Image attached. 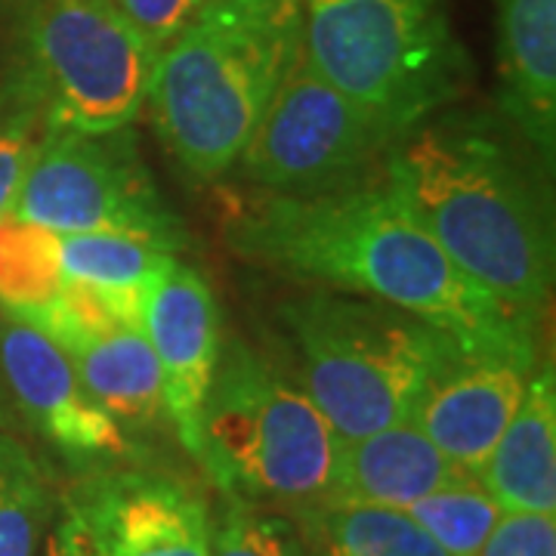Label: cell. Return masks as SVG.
Instances as JSON below:
<instances>
[{
    "label": "cell",
    "mask_w": 556,
    "mask_h": 556,
    "mask_svg": "<svg viewBox=\"0 0 556 556\" xmlns=\"http://www.w3.org/2000/svg\"><path fill=\"white\" fill-rule=\"evenodd\" d=\"M551 170L501 112L452 105L396 137L380 177L464 276L541 321L556 273Z\"/></svg>",
    "instance_id": "6da1fadb"
},
{
    "label": "cell",
    "mask_w": 556,
    "mask_h": 556,
    "mask_svg": "<svg viewBox=\"0 0 556 556\" xmlns=\"http://www.w3.org/2000/svg\"><path fill=\"white\" fill-rule=\"evenodd\" d=\"M226 239L251 263L390 303L467 346L538 340L541 321L464 276L380 174L316 195L269 192L241 207Z\"/></svg>",
    "instance_id": "7a4b0ae2"
},
{
    "label": "cell",
    "mask_w": 556,
    "mask_h": 556,
    "mask_svg": "<svg viewBox=\"0 0 556 556\" xmlns=\"http://www.w3.org/2000/svg\"><path fill=\"white\" fill-rule=\"evenodd\" d=\"M300 50L303 0H204L152 68L161 142L192 177L232 170Z\"/></svg>",
    "instance_id": "3957f363"
},
{
    "label": "cell",
    "mask_w": 556,
    "mask_h": 556,
    "mask_svg": "<svg viewBox=\"0 0 556 556\" xmlns=\"http://www.w3.org/2000/svg\"><path fill=\"white\" fill-rule=\"evenodd\" d=\"M294 378L340 442L408 420L452 334L390 303L318 288L278 306Z\"/></svg>",
    "instance_id": "277c9868"
},
{
    "label": "cell",
    "mask_w": 556,
    "mask_h": 556,
    "mask_svg": "<svg viewBox=\"0 0 556 556\" xmlns=\"http://www.w3.org/2000/svg\"><path fill=\"white\" fill-rule=\"evenodd\" d=\"M338 445L291 368L244 340L219 350L195 457L223 497L288 517L316 507L331 497Z\"/></svg>",
    "instance_id": "5b68a950"
},
{
    "label": "cell",
    "mask_w": 556,
    "mask_h": 556,
    "mask_svg": "<svg viewBox=\"0 0 556 556\" xmlns=\"http://www.w3.org/2000/svg\"><path fill=\"white\" fill-rule=\"evenodd\" d=\"M10 109L50 130H118L146 109L155 56L115 0H0Z\"/></svg>",
    "instance_id": "8992f818"
},
{
    "label": "cell",
    "mask_w": 556,
    "mask_h": 556,
    "mask_svg": "<svg viewBox=\"0 0 556 556\" xmlns=\"http://www.w3.org/2000/svg\"><path fill=\"white\" fill-rule=\"evenodd\" d=\"M303 53L396 137L457 105L473 84L452 0H303Z\"/></svg>",
    "instance_id": "52a82bcc"
},
{
    "label": "cell",
    "mask_w": 556,
    "mask_h": 556,
    "mask_svg": "<svg viewBox=\"0 0 556 556\" xmlns=\"http://www.w3.org/2000/svg\"><path fill=\"white\" fill-rule=\"evenodd\" d=\"M13 217L56 236L124 232L174 251L186 244V229L161 195L130 127L50 130L25 174Z\"/></svg>",
    "instance_id": "ba28073f"
},
{
    "label": "cell",
    "mask_w": 556,
    "mask_h": 556,
    "mask_svg": "<svg viewBox=\"0 0 556 556\" xmlns=\"http://www.w3.org/2000/svg\"><path fill=\"white\" fill-rule=\"evenodd\" d=\"M396 134L343 97L300 50L241 149L236 170L263 192L316 195L378 177Z\"/></svg>",
    "instance_id": "9c48e42d"
},
{
    "label": "cell",
    "mask_w": 556,
    "mask_h": 556,
    "mask_svg": "<svg viewBox=\"0 0 556 556\" xmlns=\"http://www.w3.org/2000/svg\"><path fill=\"white\" fill-rule=\"evenodd\" d=\"M541 362L538 340L455 343L424 383L408 420L455 467L479 477Z\"/></svg>",
    "instance_id": "30bf717a"
},
{
    "label": "cell",
    "mask_w": 556,
    "mask_h": 556,
    "mask_svg": "<svg viewBox=\"0 0 556 556\" xmlns=\"http://www.w3.org/2000/svg\"><path fill=\"white\" fill-rule=\"evenodd\" d=\"M0 378L13 412L75 467L100 473L130 457L127 433L87 393L68 356L7 313H0Z\"/></svg>",
    "instance_id": "8fae6325"
},
{
    "label": "cell",
    "mask_w": 556,
    "mask_h": 556,
    "mask_svg": "<svg viewBox=\"0 0 556 556\" xmlns=\"http://www.w3.org/2000/svg\"><path fill=\"white\" fill-rule=\"evenodd\" d=\"M102 556H211V510L195 485L159 473L112 467L65 497Z\"/></svg>",
    "instance_id": "7c38bea8"
},
{
    "label": "cell",
    "mask_w": 556,
    "mask_h": 556,
    "mask_svg": "<svg viewBox=\"0 0 556 556\" xmlns=\"http://www.w3.org/2000/svg\"><path fill=\"white\" fill-rule=\"evenodd\" d=\"M142 331L159 358L164 417L179 445L195 457L201 408L223 350L219 306L207 278L179 260L149 288Z\"/></svg>",
    "instance_id": "4fadbf2b"
},
{
    "label": "cell",
    "mask_w": 556,
    "mask_h": 556,
    "mask_svg": "<svg viewBox=\"0 0 556 556\" xmlns=\"http://www.w3.org/2000/svg\"><path fill=\"white\" fill-rule=\"evenodd\" d=\"M497 112L547 164L556 152V0H492Z\"/></svg>",
    "instance_id": "5bb4252c"
},
{
    "label": "cell",
    "mask_w": 556,
    "mask_h": 556,
    "mask_svg": "<svg viewBox=\"0 0 556 556\" xmlns=\"http://www.w3.org/2000/svg\"><path fill=\"white\" fill-rule=\"evenodd\" d=\"M460 473L412 420L338 445L334 482L328 501L408 510Z\"/></svg>",
    "instance_id": "9a60e30c"
},
{
    "label": "cell",
    "mask_w": 556,
    "mask_h": 556,
    "mask_svg": "<svg viewBox=\"0 0 556 556\" xmlns=\"http://www.w3.org/2000/svg\"><path fill=\"white\" fill-rule=\"evenodd\" d=\"M501 510L556 514V375L541 358L517 415L479 470Z\"/></svg>",
    "instance_id": "2e32d148"
},
{
    "label": "cell",
    "mask_w": 556,
    "mask_h": 556,
    "mask_svg": "<svg viewBox=\"0 0 556 556\" xmlns=\"http://www.w3.org/2000/svg\"><path fill=\"white\" fill-rule=\"evenodd\" d=\"M87 393L115 417L121 430H139L164 417L155 350L137 328H112L62 350Z\"/></svg>",
    "instance_id": "e0dca14e"
},
{
    "label": "cell",
    "mask_w": 556,
    "mask_h": 556,
    "mask_svg": "<svg viewBox=\"0 0 556 556\" xmlns=\"http://www.w3.org/2000/svg\"><path fill=\"white\" fill-rule=\"evenodd\" d=\"M300 556H448L405 510L321 501L291 514Z\"/></svg>",
    "instance_id": "ac0fdd59"
},
{
    "label": "cell",
    "mask_w": 556,
    "mask_h": 556,
    "mask_svg": "<svg viewBox=\"0 0 556 556\" xmlns=\"http://www.w3.org/2000/svg\"><path fill=\"white\" fill-rule=\"evenodd\" d=\"M177 254L179 251L161 241L124 232L60 236L62 276L93 288L149 291L161 276H167L177 266Z\"/></svg>",
    "instance_id": "d6986e66"
},
{
    "label": "cell",
    "mask_w": 556,
    "mask_h": 556,
    "mask_svg": "<svg viewBox=\"0 0 556 556\" xmlns=\"http://www.w3.org/2000/svg\"><path fill=\"white\" fill-rule=\"evenodd\" d=\"M53 510L47 467L13 433H0V556H38Z\"/></svg>",
    "instance_id": "ffe728a7"
},
{
    "label": "cell",
    "mask_w": 556,
    "mask_h": 556,
    "mask_svg": "<svg viewBox=\"0 0 556 556\" xmlns=\"http://www.w3.org/2000/svg\"><path fill=\"white\" fill-rule=\"evenodd\" d=\"M62 281L60 236L13 214L0 219V313L43 306Z\"/></svg>",
    "instance_id": "44dd1931"
},
{
    "label": "cell",
    "mask_w": 556,
    "mask_h": 556,
    "mask_svg": "<svg viewBox=\"0 0 556 556\" xmlns=\"http://www.w3.org/2000/svg\"><path fill=\"white\" fill-rule=\"evenodd\" d=\"M448 556H477L501 519V504L473 473H460L405 510Z\"/></svg>",
    "instance_id": "7402d4cb"
},
{
    "label": "cell",
    "mask_w": 556,
    "mask_h": 556,
    "mask_svg": "<svg viewBox=\"0 0 556 556\" xmlns=\"http://www.w3.org/2000/svg\"><path fill=\"white\" fill-rule=\"evenodd\" d=\"M211 556H300L298 526L288 514L226 497L211 519Z\"/></svg>",
    "instance_id": "603a6c76"
},
{
    "label": "cell",
    "mask_w": 556,
    "mask_h": 556,
    "mask_svg": "<svg viewBox=\"0 0 556 556\" xmlns=\"http://www.w3.org/2000/svg\"><path fill=\"white\" fill-rule=\"evenodd\" d=\"M43 137H47V127L38 118L3 105L0 112V219L13 214L25 174L38 155Z\"/></svg>",
    "instance_id": "cb8c5ba5"
},
{
    "label": "cell",
    "mask_w": 556,
    "mask_h": 556,
    "mask_svg": "<svg viewBox=\"0 0 556 556\" xmlns=\"http://www.w3.org/2000/svg\"><path fill=\"white\" fill-rule=\"evenodd\" d=\"M204 0H115L118 13L159 60L161 50L195 20Z\"/></svg>",
    "instance_id": "d4e9b609"
},
{
    "label": "cell",
    "mask_w": 556,
    "mask_h": 556,
    "mask_svg": "<svg viewBox=\"0 0 556 556\" xmlns=\"http://www.w3.org/2000/svg\"><path fill=\"white\" fill-rule=\"evenodd\" d=\"M477 556H556V514L504 510Z\"/></svg>",
    "instance_id": "484cf974"
},
{
    "label": "cell",
    "mask_w": 556,
    "mask_h": 556,
    "mask_svg": "<svg viewBox=\"0 0 556 556\" xmlns=\"http://www.w3.org/2000/svg\"><path fill=\"white\" fill-rule=\"evenodd\" d=\"M43 556H102L90 526L68 501L62 504L56 526L43 538Z\"/></svg>",
    "instance_id": "4316f807"
},
{
    "label": "cell",
    "mask_w": 556,
    "mask_h": 556,
    "mask_svg": "<svg viewBox=\"0 0 556 556\" xmlns=\"http://www.w3.org/2000/svg\"><path fill=\"white\" fill-rule=\"evenodd\" d=\"M16 420V412H13V402L7 396V387H3V378H0V433H10Z\"/></svg>",
    "instance_id": "83f0119b"
}]
</instances>
